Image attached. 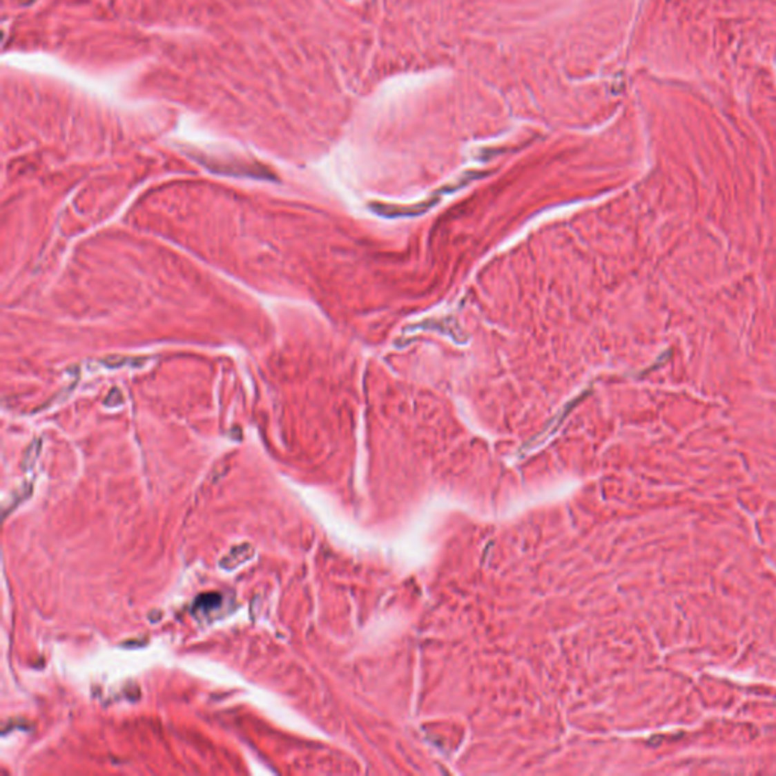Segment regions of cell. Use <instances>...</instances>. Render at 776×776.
Masks as SVG:
<instances>
[{
  "label": "cell",
  "instance_id": "1",
  "mask_svg": "<svg viewBox=\"0 0 776 776\" xmlns=\"http://www.w3.org/2000/svg\"><path fill=\"white\" fill-rule=\"evenodd\" d=\"M219 605H220V594H217V593L200 596L199 599L196 601V608H200V610H211V608L219 607Z\"/></svg>",
  "mask_w": 776,
  "mask_h": 776
}]
</instances>
